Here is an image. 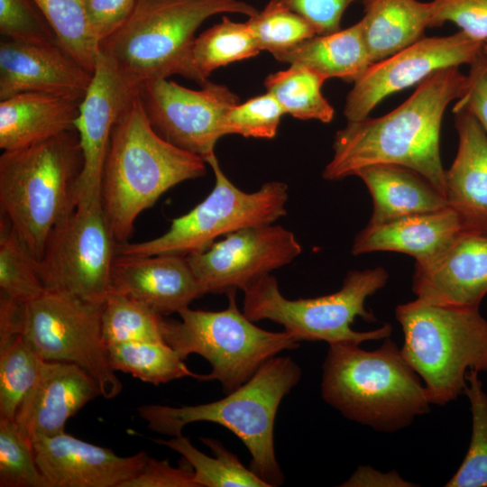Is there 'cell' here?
Masks as SVG:
<instances>
[{
    "instance_id": "6da1fadb",
    "label": "cell",
    "mask_w": 487,
    "mask_h": 487,
    "mask_svg": "<svg viewBox=\"0 0 487 487\" xmlns=\"http://www.w3.org/2000/svg\"><path fill=\"white\" fill-rule=\"evenodd\" d=\"M458 68L433 73L382 116L348 122L335 133L333 157L322 177L340 180L368 166L393 164L418 172L445 196L440 131L447 106L460 97L466 83Z\"/></svg>"
},
{
    "instance_id": "7a4b0ae2",
    "label": "cell",
    "mask_w": 487,
    "mask_h": 487,
    "mask_svg": "<svg viewBox=\"0 0 487 487\" xmlns=\"http://www.w3.org/2000/svg\"><path fill=\"white\" fill-rule=\"evenodd\" d=\"M206 172L201 157L156 133L138 94L114 125L103 169L102 208L116 243L126 242L138 216L166 191Z\"/></svg>"
},
{
    "instance_id": "3957f363",
    "label": "cell",
    "mask_w": 487,
    "mask_h": 487,
    "mask_svg": "<svg viewBox=\"0 0 487 487\" xmlns=\"http://www.w3.org/2000/svg\"><path fill=\"white\" fill-rule=\"evenodd\" d=\"M322 368L324 400L376 431H398L429 409L420 377L390 336L372 351L356 344L329 345Z\"/></svg>"
},
{
    "instance_id": "277c9868",
    "label": "cell",
    "mask_w": 487,
    "mask_h": 487,
    "mask_svg": "<svg viewBox=\"0 0 487 487\" xmlns=\"http://www.w3.org/2000/svg\"><path fill=\"white\" fill-rule=\"evenodd\" d=\"M257 12L244 0H136L125 22L99 44L98 53L139 87L172 75L201 86L192 61L198 27L216 14L249 18Z\"/></svg>"
},
{
    "instance_id": "5b68a950",
    "label": "cell",
    "mask_w": 487,
    "mask_h": 487,
    "mask_svg": "<svg viewBox=\"0 0 487 487\" xmlns=\"http://www.w3.org/2000/svg\"><path fill=\"white\" fill-rule=\"evenodd\" d=\"M300 378L301 370L291 358L274 356L222 400L181 407L145 404L137 412L150 430L170 436L182 435L185 426L198 421L226 427L247 447L251 470L270 486H278L284 476L274 451L275 417L282 399Z\"/></svg>"
},
{
    "instance_id": "8992f818",
    "label": "cell",
    "mask_w": 487,
    "mask_h": 487,
    "mask_svg": "<svg viewBox=\"0 0 487 487\" xmlns=\"http://www.w3.org/2000/svg\"><path fill=\"white\" fill-rule=\"evenodd\" d=\"M82 167L72 131L0 156V207L39 261L52 229L76 209L75 183Z\"/></svg>"
},
{
    "instance_id": "52a82bcc",
    "label": "cell",
    "mask_w": 487,
    "mask_h": 487,
    "mask_svg": "<svg viewBox=\"0 0 487 487\" xmlns=\"http://www.w3.org/2000/svg\"><path fill=\"white\" fill-rule=\"evenodd\" d=\"M395 317L404 335L401 353L424 381L430 404L446 405L464 393L470 370L487 371V320L479 308L416 299L399 305Z\"/></svg>"
},
{
    "instance_id": "ba28073f",
    "label": "cell",
    "mask_w": 487,
    "mask_h": 487,
    "mask_svg": "<svg viewBox=\"0 0 487 487\" xmlns=\"http://www.w3.org/2000/svg\"><path fill=\"white\" fill-rule=\"evenodd\" d=\"M389 274L382 267L347 272L336 292L312 299H286L271 274L264 275L243 291L244 314L253 322L269 319L281 325L284 331L299 341H325L328 345L389 337L390 324L371 331L358 332L351 327L355 317L368 322L375 317L364 307L372 296L387 283Z\"/></svg>"
},
{
    "instance_id": "9c48e42d",
    "label": "cell",
    "mask_w": 487,
    "mask_h": 487,
    "mask_svg": "<svg viewBox=\"0 0 487 487\" xmlns=\"http://www.w3.org/2000/svg\"><path fill=\"white\" fill-rule=\"evenodd\" d=\"M235 290L228 292V306L221 311L187 308L180 320L163 321L166 344L186 359L191 354L203 356L211 372L199 381H218L225 392L237 389L269 359L299 346L286 331L271 332L255 326L236 304Z\"/></svg>"
},
{
    "instance_id": "30bf717a",
    "label": "cell",
    "mask_w": 487,
    "mask_h": 487,
    "mask_svg": "<svg viewBox=\"0 0 487 487\" xmlns=\"http://www.w3.org/2000/svg\"><path fill=\"white\" fill-rule=\"evenodd\" d=\"M215 175L209 195L187 214L174 218L169 230L149 241L116 244V254L149 256L188 255L208 248L219 236L244 227L272 224L287 214L288 186L280 181L263 184L249 193L225 176L216 154L206 160Z\"/></svg>"
},
{
    "instance_id": "8fae6325",
    "label": "cell",
    "mask_w": 487,
    "mask_h": 487,
    "mask_svg": "<svg viewBox=\"0 0 487 487\" xmlns=\"http://www.w3.org/2000/svg\"><path fill=\"white\" fill-rule=\"evenodd\" d=\"M101 308L69 293L46 289L21 303L17 334L42 360L70 363L85 370L97 382L102 397L113 399L123 385L109 363Z\"/></svg>"
},
{
    "instance_id": "7c38bea8",
    "label": "cell",
    "mask_w": 487,
    "mask_h": 487,
    "mask_svg": "<svg viewBox=\"0 0 487 487\" xmlns=\"http://www.w3.org/2000/svg\"><path fill=\"white\" fill-rule=\"evenodd\" d=\"M116 244L101 201L76 207L52 229L37 261L46 289L102 305L111 290Z\"/></svg>"
},
{
    "instance_id": "4fadbf2b",
    "label": "cell",
    "mask_w": 487,
    "mask_h": 487,
    "mask_svg": "<svg viewBox=\"0 0 487 487\" xmlns=\"http://www.w3.org/2000/svg\"><path fill=\"white\" fill-rule=\"evenodd\" d=\"M139 97L159 135L205 161L226 135L228 111L239 104L237 95L226 86L209 80L194 90L168 78L152 79L141 85Z\"/></svg>"
},
{
    "instance_id": "5bb4252c",
    "label": "cell",
    "mask_w": 487,
    "mask_h": 487,
    "mask_svg": "<svg viewBox=\"0 0 487 487\" xmlns=\"http://www.w3.org/2000/svg\"><path fill=\"white\" fill-rule=\"evenodd\" d=\"M302 252L295 234L279 225L244 227L186 255L204 292L242 289L271 271L290 263Z\"/></svg>"
},
{
    "instance_id": "9a60e30c",
    "label": "cell",
    "mask_w": 487,
    "mask_h": 487,
    "mask_svg": "<svg viewBox=\"0 0 487 487\" xmlns=\"http://www.w3.org/2000/svg\"><path fill=\"white\" fill-rule=\"evenodd\" d=\"M482 43L461 31L448 36L422 37L371 64L353 83L344 115L348 122L363 120L391 94L418 85L440 69L470 65L482 52Z\"/></svg>"
},
{
    "instance_id": "2e32d148",
    "label": "cell",
    "mask_w": 487,
    "mask_h": 487,
    "mask_svg": "<svg viewBox=\"0 0 487 487\" xmlns=\"http://www.w3.org/2000/svg\"><path fill=\"white\" fill-rule=\"evenodd\" d=\"M139 90V86L127 80L98 53L92 81L74 124L82 156L75 183L77 207L101 201L103 169L114 125Z\"/></svg>"
},
{
    "instance_id": "e0dca14e",
    "label": "cell",
    "mask_w": 487,
    "mask_h": 487,
    "mask_svg": "<svg viewBox=\"0 0 487 487\" xmlns=\"http://www.w3.org/2000/svg\"><path fill=\"white\" fill-rule=\"evenodd\" d=\"M35 461L48 487H122L149 455L120 456L65 432L32 440Z\"/></svg>"
},
{
    "instance_id": "ac0fdd59",
    "label": "cell",
    "mask_w": 487,
    "mask_h": 487,
    "mask_svg": "<svg viewBox=\"0 0 487 487\" xmlns=\"http://www.w3.org/2000/svg\"><path fill=\"white\" fill-rule=\"evenodd\" d=\"M92 78L59 41L30 43L1 39L0 100L23 92L82 100Z\"/></svg>"
},
{
    "instance_id": "d6986e66",
    "label": "cell",
    "mask_w": 487,
    "mask_h": 487,
    "mask_svg": "<svg viewBox=\"0 0 487 487\" xmlns=\"http://www.w3.org/2000/svg\"><path fill=\"white\" fill-rule=\"evenodd\" d=\"M412 291L431 304L479 308L487 294V235L464 232L432 260L415 263Z\"/></svg>"
},
{
    "instance_id": "ffe728a7",
    "label": "cell",
    "mask_w": 487,
    "mask_h": 487,
    "mask_svg": "<svg viewBox=\"0 0 487 487\" xmlns=\"http://www.w3.org/2000/svg\"><path fill=\"white\" fill-rule=\"evenodd\" d=\"M110 292L125 295L161 316L179 314L206 294L187 256L178 254H116Z\"/></svg>"
},
{
    "instance_id": "44dd1931",
    "label": "cell",
    "mask_w": 487,
    "mask_h": 487,
    "mask_svg": "<svg viewBox=\"0 0 487 487\" xmlns=\"http://www.w3.org/2000/svg\"><path fill=\"white\" fill-rule=\"evenodd\" d=\"M101 395L96 380L79 366L42 361L33 387L21 402L14 422L31 441L65 432V424Z\"/></svg>"
},
{
    "instance_id": "7402d4cb",
    "label": "cell",
    "mask_w": 487,
    "mask_h": 487,
    "mask_svg": "<svg viewBox=\"0 0 487 487\" xmlns=\"http://www.w3.org/2000/svg\"><path fill=\"white\" fill-rule=\"evenodd\" d=\"M453 113L458 147L446 170L445 197L467 232L487 235V135L466 109Z\"/></svg>"
},
{
    "instance_id": "603a6c76",
    "label": "cell",
    "mask_w": 487,
    "mask_h": 487,
    "mask_svg": "<svg viewBox=\"0 0 487 487\" xmlns=\"http://www.w3.org/2000/svg\"><path fill=\"white\" fill-rule=\"evenodd\" d=\"M467 232L450 207L410 215L380 224H369L355 236L351 252L360 255L372 252H397L427 262L457 237Z\"/></svg>"
},
{
    "instance_id": "cb8c5ba5",
    "label": "cell",
    "mask_w": 487,
    "mask_h": 487,
    "mask_svg": "<svg viewBox=\"0 0 487 487\" xmlns=\"http://www.w3.org/2000/svg\"><path fill=\"white\" fill-rule=\"evenodd\" d=\"M80 102L39 92L0 100V148L14 151L72 131Z\"/></svg>"
},
{
    "instance_id": "d4e9b609",
    "label": "cell",
    "mask_w": 487,
    "mask_h": 487,
    "mask_svg": "<svg viewBox=\"0 0 487 487\" xmlns=\"http://www.w3.org/2000/svg\"><path fill=\"white\" fill-rule=\"evenodd\" d=\"M372 199L369 224L446 208V197L418 172L399 165L377 164L360 170Z\"/></svg>"
},
{
    "instance_id": "484cf974",
    "label": "cell",
    "mask_w": 487,
    "mask_h": 487,
    "mask_svg": "<svg viewBox=\"0 0 487 487\" xmlns=\"http://www.w3.org/2000/svg\"><path fill=\"white\" fill-rule=\"evenodd\" d=\"M280 62L299 65L324 76L354 82L372 64L361 21L335 32L317 34L271 53Z\"/></svg>"
},
{
    "instance_id": "4316f807",
    "label": "cell",
    "mask_w": 487,
    "mask_h": 487,
    "mask_svg": "<svg viewBox=\"0 0 487 487\" xmlns=\"http://www.w3.org/2000/svg\"><path fill=\"white\" fill-rule=\"evenodd\" d=\"M361 21L372 63L424 37L431 23V3L418 0H363Z\"/></svg>"
},
{
    "instance_id": "83f0119b",
    "label": "cell",
    "mask_w": 487,
    "mask_h": 487,
    "mask_svg": "<svg viewBox=\"0 0 487 487\" xmlns=\"http://www.w3.org/2000/svg\"><path fill=\"white\" fill-rule=\"evenodd\" d=\"M154 441L180 454L190 464L198 487H271L251 469L244 466L237 456L219 440L201 437V441L211 449L215 456L205 455L182 435L168 440Z\"/></svg>"
},
{
    "instance_id": "f1b7e54d",
    "label": "cell",
    "mask_w": 487,
    "mask_h": 487,
    "mask_svg": "<svg viewBox=\"0 0 487 487\" xmlns=\"http://www.w3.org/2000/svg\"><path fill=\"white\" fill-rule=\"evenodd\" d=\"M326 80L324 76L308 68L290 65L285 70L267 76L264 87L284 114L300 120L330 123L335 110L321 91Z\"/></svg>"
},
{
    "instance_id": "f546056e",
    "label": "cell",
    "mask_w": 487,
    "mask_h": 487,
    "mask_svg": "<svg viewBox=\"0 0 487 487\" xmlns=\"http://www.w3.org/2000/svg\"><path fill=\"white\" fill-rule=\"evenodd\" d=\"M114 371L129 373L143 382L158 385L183 377L199 381L179 353L165 342H130L107 346Z\"/></svg>"
},
{
    "instance_id": "4dcf8cb0",
    "label": "cell",
    "mask_w": 487,
    "mask_h": 487,
    "mask_svg": "<svg viewBox=\"0 0 487 487\" xmlns=\"http://www.w3.org/2000/svg\"><path fill=\"white\" fill-rule=\"evenodd\" d=\"M260 51L246 22L237 23L224 16L220 23L196 37L192 61L203 86L212 71L253 58Z\"/></svg>"
},
{
    "instance_id": "1f68e13d",
    "label": "cell",
    "mask_w": 487,
    "mask_h": 487,
    "mask_svg": "<svg viewBox=\"0 0 487 487\" xmlns=\"http://www.w3.org/2000/svg\"><path fill=\"white\" fill-rule=\"evenodd\" d=\"M163 321V316L120 293L110 292L102 304V334L107 346L130 342H165Z\"/></svg>"
},
{
    "instance_id": "d6a6232c",
    "label": "cell",
    "mask_w": 487,
    "mask_h": 487,
    "mask_svg": "<svg viewBox=\"0 0 487 487\" xmlns=\"http://www.w3.org/2000/svg\"><path fill=\"white\" fill-rule=\"evenodd\" d=\"M42 361L22 335L0 338V418L14 420L37 381Z\"/></svg>"
},
{
    "instance_id": "836d02e7",
    "label": "cell",
    "mask_w": 487,
    "mask_h": 487,
    "mask_svg": "<svg viewBox=\"0 0 487 487\" xmlns=\"http://www.w3.org/2000/svg\"><path fill=\"white\" fill-rule=\"evenodd\" d=\"M45 290L37 269V261L8 222L5 218L1 219L0 295L26 303Z\"/></svg>"
},
{
    "instance_id": "e575fe53",
    "label": "cell",
    "mask_w": 487,
    "mask_h": 487,
    "mask_svg": "<svg viewBox=\"0 0 487 487\" xmlns=\"http://www.w3.org/2000/svg\"><path fill=\"white\" fill-rule=\"evenodd\" d=\"M33 2L50 23L59 41L93 74L98 57V45L88 29L85 0Z\"/></svg>"
},
{
    "instance_id": "d590c367",
    "label": "cell",
    "mask_w": 487,
    "mask_h": 487,
    "mask_svg": "<svg viewBox=\"0 0 487 487\" xmlns=\"http://www.w3.org/2000/svg\"><path fill=\"white\" fill-rule=\"evenodd\" d=\"M466 374V394L472 412V436L466 455L447 487H487V394L478 376Z\"/></svg>"
},
{
    "instance_id": "8d00e7d4",
    "label": "cell",
    "mask_w": 487,
    "mask_h": 487,
    "mask_svg": "<svg viewBox=\"0 0 487 487\" xmlns=\"http://www.w3.org/2000/svg\"><path fill=\"white\" fill-rule=\"evenodd\" d=\"M261 51L273 53L317 35L313 25L290 9L284 0H270L246 21Z\"/></svg>"
},
{
    "instance_id": "74e56055",
    "label": "cell",
    "mask_w": 487,
    "mask_h": 487,
    "mask_svg": "<svg viewBox=\"0 0 487 487\" xmlns=\"http://www.w3.org/2000/svg\"><path fill=\"white\" fill-rule=\"evenodd\" d=\"M0 486L48 487L35 461L32 441L14 420L0 418Z\"/></svg>"
},
{
    "instance_id": "f35d334b",
    "label": "cell",
    "mask_w": 487,
    "mask_h": 487,
    "mask_svg": "<svg viewBox=\"0 0 487 487\" xmlns=\"http://www.w3.org/2000/svg\"><path fill=\"white\" fill-rule=\"evenodd\" d=\"M284 112L277 100L268 92L233 106L227 113L226 134L244 137L273 138Z\"/></svg>"
},
{
    "instance_id": "ab89813d",
    "label": "cell",
    "mask_w": 487,
    "mask_h": 487,
    "mask_svg": "<svg viewBox=\"0 0 487 487\" xmlns=\"http://www.w3.org/2000/svg\"><path fill=\"white\" fill-rule=\"evenodd\" d=\"M0 34L3 39L30 43L59 41L33 0H0Z\"/></svg>"
},
{
    "instance_id": "60d3db41",
    "label": "cell",
    "mask_w": 487,
    "mask_h": 487,
    "mask_svg": "<svg viewBox=\"0 0 487 487\" xmlns=\"http://www.w3.org/2000/svg\"><path fill=\"white\" fill-rule=\"evenodd\" d=\"M430 27L456 24L472 39L487 41V0H432Z\"/></svg>"
},
{
    "instance_id": "b9f144b4",
    "label": "cell",
    "mask_w": 487,
    "mask_h": 487,
    "mask_svg": "<svg viewBox=\"0 0 487 487\" xmlns=\"http://www.w3.org/2000/svg\"><path fill=\"white\" fill-rule=\"evenodd\" d=\"M136 0H85L90 34L99 44L129 17Z\"/></svg>"
},
{
    "instance_id": "7bdbcfd3",
    "label": "cell",
    "mask_w": 487,
    "mask_h": 487,
    "mask_svg": "<svg viewBox=\"0 0 487 487\" xmlns=\"http://www.w3.org/2000/svg\"><path fill=\"white\" fill-rule=\"evenodd\" d=\"M122 487L198 486L194 482V470L186 459L179 467H173L167 460H157L149 456L140 473Z\"/></svg>"
},
{
    "instance_id": "ee69618b",
    "label": "cell",
    "mask_w": 487,
    "mask_h": 487,
    "mask_svg": "<svg viewBox=\"0 0 487 487\" xmlns=\"http://www.w3.org/2000/svg\"><path fill=\"white\" fill-rule=\"evenodd\" d=\"M469 66L464 88L453 109L469 111L487 135V57L482 52Z\"/></svg>"
},
{
    "instance_id": "f6af8a7d",
    "label": "cell",
    "mask_w": 487,
    "mask_h": 487,
    "mask_svg": "<svg viewBox=\"0 0 487 487\" xmlns=\"http://www.w3.org/2000/svg\"><path fill=\"white\" fill-rule=\"evenodd\" d=\"M356 0H284L286 5L304 17L317 34H328L340 29L346 8Z\"/></svg>"
},
{
    "instance_id": "bcb514c9",
    "label": "cell",
    "mask_w": 487,
    "mask_h": 487,
    "mask_svg": "<svg viewBox=\"0 0 487 487\" xmlns=\"http://www.w3.org/2000/svg\"><path fill=\"white\" fill-rule=\"evenodd\" d=\"M341 486H416L404 480L395 471L383 473L370 466L359 467Z\"/></svg>"
},
{
    "instance_id": "7dc6e473",
    "label": "cell",
    "mask_w": 487,
    "mask_h": 487,
    "mask_svg": "<svg viewBox=\"0 0 487 487\" xmlns=\"http://www.w3.org/2000/svg\"><path fill=\"white\" fill-rule=\"evenodd\" d=\"M482 53L487 57V41L482 43Z\"/></svg>"
}]
</instances>
